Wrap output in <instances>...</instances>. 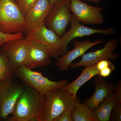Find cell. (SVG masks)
Instances as JSON below:
<instances>
[{
    "label": "cell",
    "instance_id": "obj_10",
    "mask_svg": "<svg viewBox=\"0 0 121 121\" xmlns=\"http://www.w3.org/2000/svg\"><path fill=\"white\" fill-rule=\"evenodd\" d=\"M70 11L80 23L101 25L104 23L102 7L91 6L81 0H70Z\"/></svg>",
    "mask_w": 121,
    "mask_h": 121
},
{
    "label": "cell",
    "instance_id": "obj_5",
    "mask_svg": "<svg viewBox=\"0 0 121 121\" xmlns=\"http://www.w3.org/2000/svg\"><path fill=\"white\" fill-rule=\"evenodd\" d=\"M70 11V0H60L54 5L44 20L46 27L61 38L70 23L72 15Z\"/></svg>",
    "mask_w": 121,
    "mask_h": 121
},
{
    "label": "cell",
    "instance_id": "obj_18",
    "mask_svg": "<svg viewBox=\"0 0 121 121\" xmlns=\"http://www.w3.org/2000/svg\"><path fill=\"white\" fill-rule=\"evenodd\" d=\"M13 72L7 56L0 48V81L4 82L13 81Z\"/></svg>",
    "mask_w": 121,
    "mask_h": 121
},
{
    "label": "cell",
    "instance_id": "obj_19",
    "mask_svg": "<svg viewBox=\"0 0 121 121\" xmlns=\"http://www.w3.org/2000/svg\"><path fill=\"white\" fill-rule=\"evenodd\" d=\"M71 113L73 121H95L92 111L83 103L76 104Z\"/></svg>",
    "mask_w": 121,
    "mask_h": 121
},
{
    "label": "cell",
    "instance_id": "obj_15",
    "mask_svg": "<svg viewBox=\"0 0 121 121\" xmlns=\"http://www.w3.org/2000/svg\"><path fill=\"white\" fill-rule=\"evenodd\" d=\"M94 83L95 90L91 97L86 100L83 104L91 111L97 107L104 99L113 91L115 86L112 82H108L103 78L95 76Z\"/></svg>",
    "mask_w": 121,
    "mask_h": 121
},
{
    "label": "cell",
    "instance_id": "obj_26",
    "mask_svg": "<svg viewBox=\"0 0 121 121\" xmlns=\"http://www.w3.org/2000/svg\"><path fill=\"white\" fill-rule=\"evenodd\" d=\"M113 65H114V64L111 62L110 60L108 59L101 60L96 64L97 68L99 71L106 67L112 66Z\"/></svg>",
    "mask_w": 121,
    "mask_h": 121
},
{
    "label": "cell",
    "instance_id": "obj_9",
    "mask_svg": "<svg viewBox=\"0 0 121 121\" xmlns=\"http://www.w3.org/2000/svg\"><path fill=\"white\" fill-rule=\"evenodd\" d=\"M71 28L67 32L61 37L62 44V55L67 51L68 45L72 40L76 37L88 36L95 34H101L108 36L116 35L117 31L114 28L110 27L105 29H96L88 27L82 25L79 21L72 15L70 22Z\"/></svg>",
    "mask_w": 121,
    "mask_h": 121
},
{
    "label": "cell",
    "instance_id": "obj_2",
    "mask_svg": "<svg viewBox=\"0 0 121 121\" xmlns=\"http://www.w3.org/2000/svg\"><path fill=\"white\" fill-rule=\"evenodd\" d=\"M43 96L24 83L22 92L8 121H37Z\"/></svg>",
    "mask_w": 121,
    "mask_h": 121
},
{
    "label": "cell",
    "instance_id": "obj_23",
    "mask_svg": "<svg viewBox=\"0 0 121 121\" xmlns=\"http://www.w3.org/2000/svg\"><path fill=\"white\" fill-rule=\"evenodd\" d=\"M113 91L114 97L118 103L121 104V80H119L115 86Z\"/></svg>",
    "mask_w": 121,
    "mask_h": 121
},
{
    "label": "cell",
    "instance_id": "obj_8",
    "mask_svg": "<svg viewBox=\"0 0 121 121\" xmlns=\"http://www.w3.org/2000/svg\"><path fill=\"white\" fill-rule=\"evenodd\" d=\"M118 43L117 40L113 38L107 41L102 49L95 52L84 54L82 56V59L79 62L72 63L70 66L75 69L80 66L88 67L95 65L101 60L108 59L114 61L120 57V55L115 52L117 48Z\"/></svg>",
    "mask_w": 121,
    "mask_h": 121
},
{
    "label": "cell",
    "instance_id": "obj_6",
    "mask_svg": "<svg viewBox=\"0 0 121 121\" xmlns=\"http://www.w3.org/2000/svg\"><path fill=\"white\" fill-rule=\"evenodd\" d=\"M25 38L41 44L48 50L52 58L58 59L62 52L61 38L46 27L43 23L36 30L25 35Z\"/></svg>",
    "mask_w": 121,
    "mask_h": 121
},
{
    "label": "cell",
    "instance_id": "obj_4",
    "mask_svg": "<svg viewBox=\"0 0 121 121\" xmlns=\"http://www.w3.org/2000/svg\"><path fill=\"white\" fill-rule=\"evenodd\" d=\"M13 75L43 96L62 88L68 83L67 80L57 82L50 80L41 73L33 71L24 66L15 69Z\"/></svg>",
    "mask_w": 121,
    "mask_h": 121
},
{
    "label": "cell",
    "instance_id": "obj_13",
    "mask_svg": "<svg viewBox=\"0 0 121 121\" xmlns=\"http://www.w3.org/2000/svg\"><path fill=\"white\" fill-rule=\"evenodd\" d=\"M53 6L50 0H39L24 15L26 28L24 34L33 31L43 23Z\"/></svg>",
    "mask_w": 121,
    "mask_h": 121
},
{
    "label": "cell",
    "instance_id": "obj_14",
    "mask_svg": "<svg viewBox=\"0 0 121 121\" xmlns=\"http://www.w3.org/2000/svg\"><path fill=\"white\" fill-rule=\"evenodd\" d=\"M74 48L67 52L59 58H58L55 66L59 68L61 71L68 70L72 63L74 60L82 56L86 51L95 45L104 43L101 40L91 42V40L79 41L73 40Z\"/></svg>",
    "mask_w": 121,
    "mask_h": 121
},
{
    "label": "cell",
    "instance_id": "obj_17",
    "mask_svg": "<svg viewBox=\"0 0 121 121\" xmlns=\"http://www.w3.org/2000/svg\"><path fill=\"white\" fill-rule=\"evenodd\" d=\"M113 91L92 111V116L95 121H110L111 111L117 102Z\"/></svg>",
    "mask_w": 121,
    "mask_h": 121
},
{
    "label": "cell",
    "instance_id": "obj_11",
    "mask_svg": "<svg viewBox=\"0 0 121 121\" xmlns=\"http://www.w3.org/2000/svg\"><path fill=\"white\" fill-rule=\"evenodd\" d=\"M0 48L14 70L24 66L27 52V40L26 38L23 37L9 40Z\"/></svg>",
    "mask_w": 121,
    "mask_h": 121
},
{
    "label": "cell",
    "instance_id": "obj_29",
    "mask_svg": "<svg viewBox=\"0 0 121 121\" xmlns=\"http://www.w3.org/2000/svg\"><path fill=\"white\" fill-rule=\"evenodd\" d=\"M4 82H2V81H0V88L2 86L3 84L4 83Z\"/></svg>",
    "mask_w": 121,
    "mask_h": 121
},
{
    "label": "cell",
    "instance_id": "obj_12",
    "mask_svg": "<svg viewBox=\"0 0 121 121\" xmlns=\"http://www.w3.org/2000/svg\"><path fill=\"white\" fill-rule=\"evenodd\" d=\"M27 39V52L24 66L32 70L35 68L50 65L52 62V56L47 49L40 43Z\"/></svg>",
    "mask_w": 121,
    "mask_h": 121
},
{
    "label": "cell",
    "instance_id": "obj_20",
    "mask_svg": "<svg viewBox=\"0 0 121 121\" xmlns=\"http://www.w3.org/2000/svg\"><path fill=\"white\" fill-rule=\"evenodd\" d=\"M39 0H16L17 5L24 15L39 1Z\"/></svg>",
    "mask_w": 121,
    "mask_h": 121
},
{
    "label": "cell",
    "instance_id": "obj_7",
    "mask_svg": "<svg viewBox=\"0 0 121 121\" xmlns=\"http://www.w3.org/2000/svg\"><path fill=\"white\" fill-rule=\"evenodd\" d=\"M24 83L4 82L0 88V121H8L22 92Z\"/></svg>",
    "mask_w": 121,
    "mask_h": 121
},
{
    "label": "cell",
    "instance_id": "obj_16",
    "mask_svg": "<svg viewBox=\"0 0 121 121\" xmlns=\"http://www.w3.org/2000/svg\"><path fill=\"white\" fill-rule=\"evenodd\" d=\"M99 72L97 68L96 64L86 67L78 78L70 83H68L62 89L75 97L79 88L93 77L98 75Z\"/></svg>",
    "mask_w": 121,
    "mask_h": 121
},
{
    "label": "cell",
    "instance_id": "obj_21",
    "mask_svg": "<svg viewBox=\"0 0 121 121\" xmlns=\"http://www.w3.org/2000/svg\"><path fill=\"white\" fill-rule=\"evenodd\" d=\"M24 34L22 33L8 34L0 30V48L2 44L7 41L24 37Z\"/></svg>",
    "mask_w": 121,
    "mask_h": 121
},
{
    "label": "cell",
    "instance_id": "obj_27",
    "mask_svg": "<svg viewBox=\"0 0 121 121\" xmlns=\"http://www.w3.org/2000/svg\"><path fill=\"white\" fill-rule=\"evenodd\" d=\"M60 0H50V4L52 6H54V5L58 2Z\"/></svg>",
    "mask_w": 121,
    "mask_h": 121
},
{
    "label": "cell",
    "instance_id": "obj_28",
    "mask_svg": "<svg viewBox=\"0 0 121 121\" xmlns=\"http://www.w3.org/2000/svg\"><path fill=\"white\" fill-rule=\"evenodd\" d=\"M90 2H93L95 4H98L100 2L101 0H87Z\"/></svg>",
    "mask_w": 121,
    "mask_h": 121
},
{
    "label": "cell",
    "instance_id": "obj_1",
    "mask_svg": "<svg viewBox=\"0 0 121 121\" xmlns=\"http://www.w3.org/2000/svg\"><path fill=\"white\" fill-rule=\"evenodd\" d=\"M80 98L75 97L62 88L43 96L37 114V121H53L66 110L71 111Z\"/></svg>",
    "mask_w": 121,
    "mask_h": 121
},
{
    "label": "cell",
    "instance_id": "obj_25",
    "mask_svg": "<svg viewBox=\"0 0 121 121\" xmlns=\"http://www.w3.org/2000/svg\"><path fill=\"white\" fill-rule=\"evenodd\" d=\"M53 121H73L71 111L66 110L53 120Z\"/></svg>",
    "mask_w": 121,
    "mask_h": 121
},
{
    "label": "cell",
    "instance_id": "obj_24",
    "mask_svg": "<svg viewBox=\"0 0 121 121\" xmlns=\"http://www.w3.org/2000/svg\"><path fill=\"white\" fill-rule=\"evenodd\" d=\"M115 66L114 65L106 67L99 71L98 74L99 77L101 78L108 77L110 75L113 71L115 70Z\"/></svg>",
    "mask_w": 121,
    "mask_h": 121
},
{
    "label": "cell",
    "instance_id": "obj_3",
    "mask_svg": "<svg viewBox=\"0 0 121 121\" xmlns=\"http://www.w3.org/2000/svg\"><path fill=\"white\" fill-rule=\"evenodd\" d=\"M24 15L16 0H0V30L8 34L25 32Z\"/></svg>",
    "mask_w": 121,
    "mask_h": 121
},
{
    "label": "cell",
    "instance_id": "obj_22",
    "mask_svg": "<svg viewBox=\"0 0 121 121\" xmlns=\"http://www.w3.org/2000/svg\"><path fill=\"white\" fill-rule=\"evenodd\" d=\"M110 121H121V104L117 102L111 112Z\"/></svg>",
    "mask_w": 121,
    "mask_h": 121
}]
</instances>
